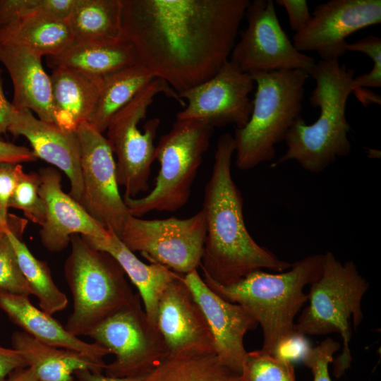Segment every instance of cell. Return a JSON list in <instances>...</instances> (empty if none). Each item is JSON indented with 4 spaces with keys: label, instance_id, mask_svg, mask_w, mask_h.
I'll use <instances>...</instances> for the list:
<instances>
[{
    "label": "cell",
    "instance_id": "2",
    "mask_svg": "<svg viewBox=\"0 0 381 381\" xmlns=\"http://www.w3.org/2000/svg\"><path fill=\"white\" fill-rule=\"evenodd\" d=\"M235 150L231 134L219 136L202 208L206 236L200 267L203 277L222 285L235 283L256 270L282 272L291 265L258 245L246 226L243 199L231 175Z\"/></svg>",
    "mask_w": 381,
    "mask_h": 381
},
{
    "label": "cell",
    "instance_id": "33",
    "mask_svg": "<svg viewBox=\"0 0 381 381\" xmlns=\"http://www.w3.org/2000/svg\"><path fill=\"white\" fill-rule=\"evenodd\" d=\"M76 0H0V22L44 13L66 20Z\"/></svg>",
    "mask_w": 381,
    "mask_h": 381
},
{
    "label": "cell",
    "instance_id": "29",
    "mask_svg": "<svg viewBox=\"0 0 381 381\" xmlns=\"http://www.w3.org/2000/svg\"><path fill=\"white\" fill-rule=\"evenodd\" d=\"M121 0H76L66 21L74 41L123 37Z\"/></svg>",
    "mask_w": 381,
    "mask_h": 381
},
{
    "label": "cell",
    "instance_id": "35",
    "mask_svg": "<svg viewBox=\"0 0 381 381\" xmlns=\"http://www.w3.org/2000/svg\"><path fill=\"white\" fill-rule=\"evenodd\" d=\"M339 349L338 341L327 338L317 346L305 350L301 359L303 364L311 370L313 381H332L329 364L333 362V355Z\"/></svg>",
    "mask_w": 381,
    "mask_h": 381
},
{
    "label": "cell",
    "instance_id": "39",
    "mask_svg": "<svg viewBox=\"0 0 381 381\" xmlns=\"http://www.w3.org/2000/svg\"><path fill=\"white\" fill-rule=\"evenodd\" d=\"M37 159L28 147L0 140V163L20 164Z\"/></svg>",
    "mask_w": 381,
    "mask_h": 381
},
{
    "label": "cell",
    "instance_id": "30",
    "mask_svg": "<svg viewBox=\"0 0 381 381\" xmlns=\"http://www.w3.org/2000/svg\"><path fill=\"white\" fill-rule=\"evenodd\" d=\"M11 228L5 231L13 249L21 271L31 288L33 295L38 298L40 308L53 315L64 310L68 298L54 282L47 264L37 259L21 240L23 227L11 223Z\"/></svg>",
    "mask_w": 381,
    "mask_h": 381
},
{
    "label": "cell",
    "instance_id": "41",
    "mask_svg": "<svg viewBox=\"0 0 381 381\" xmlns=\"http://www.w3.org/2000/svg\"><path fill=\"white\" fill-rule=\"evenodd\" d=\"M14 110L15 107L5 96L0 69V136L8 131Z\"/></svg>",
    "mask_w": 381,
    "mask_h": 381
},
{
    "label": "cell",
    "instance_id": "27",
    "mask_svg": "<svg viewBox=\"0 0 381 381\" xmlns=\"http://www.w3.org/2000/svg\"><path fill=\"white\" fill-rule=\"evenodd\" d=\"M142 381H241L213 351L183 350L169 353Z\"/></svg>",
    "mask_w": 381,
    "mask_h": 381
},
{
    "label": "cell",
    "instance_id": "4",
    "mask_svg": "<svg viewBox=\"0 0 381 381\" xmlns=\"http://www.w3.org/2000/svg\"><path fill=\"white\" fill-rule=\"evenodd\" d=\"M355 71L339 61H320L310 72L315 87L309 103L320 109L318 119L308 125L300 116L288 131L287 149L272 167L295 160L311 173L324 171L337 158L351 150L348 133L351 129L346 116V102L352 93Z\"/></svg>",
    "mask_w": 381,
    "mask_h": 381
},
{
    "label": "cell",
    "instance_id": "15",
    "mask_svg": "<svg viewBox=\"0 0 381 381\" xmlns=\"http://www.w3.org/2000/svg\"><path fill=\"white\" fill-rule=\"evenodd\" d=\"M380 23V0H330L314 8L292 42L301 52H316L321 61H338L346 52L350 35Z\"/></svg>",
    "mask_w": 381,
    "mask_h": 381
},
{
    "label": "cell",
    "instance_id": "24",
    "mask_svg": "<svg viewBox=\"0 0 381 381\" xmlns=\"http://www.w3.org/2000/svg\"><path fill=\"white\" fill-rule=\"evenodd\" d=\"M49 77L55 123L65 130L75 131L92 114L102 78L65 67L53 68Z\"/></svg>",
    "mask_w": 381,
    "mask_h": 381
},
{
    "label": "cell",
    "instance_id": "25",
    "mask_svg": "<svg viewBox=\"0 0 381 381\" xmlns=\"http://www.w3.org/2000/svg\"><path fill=\"white\" fill-rule=\"evenodd\" d=\"M11 342L40 381H73L78 370L102 373L107 365L83 353L45 344L23 331L13 332Z\"/></svg>",
    "mask_w": 381,
    "mask_h": 381
},
{
    "label": "cell",
    "instance_id": "36",
    "mask_svg": "<svg viewBox=\"0 0 381 381\" xmlns=\"http://www.w3.org/2000/svg\"><path fill=\"white\" fill-rule=\"evenodd\" d=\"M20 164L0 163V219L9 227V201L16 188L19 174L23 170Z\"/></svg>",
    "mask_w": 381,
    "mask_h": 381
},
{
    "label": "cell",
    "instance_id": "44",
    "mask_svg": "<svg viewBox=\"0 0 381 381\" xmlns=\"http://www.w3.org/2000/svg\"><path fill=\"white\" fill-rule=\"evenodd\" d=\"M1 381H40L33 370L29 368H22L17 369Z\"/></svg>",
    "mask_w": 381,
    "mask_h": 381
},
{
    "label": "cell",
    "instance_id": "18",
    "mask_svg": "<svg viewBox=\"0 0 381 381\" xmlns=\"http://www.w3.org/2000/svg\"><path fill=\"white\" fill-rule=\"evenodd\" d=\"M183 276L178 274L161 296L157 327L169 353L188 349L214 351L209 324Z\"/></svg>",
    "mask_w": 381,
    "mask_h": 381
},
{
    "label": "cell",
    "instance_id": "8",
    "mask_svg": "<svg viewBox=\"0 0 381 381\" xmlns=\"http://www.w3.org/2000/svg\"><path fill=\"white\" fill-rule=\"evenodd\" d=\"M213 132V127L200 121L176 119L156 146L159 170L152 189L140 198H123L130 214L175 212L185 205Z\"/></svg>",
    "mask_w": 381,
    "mask_h": 381
},
{
    "label": "cell",
    "instance_id": "34",
    "mask_svg": "<svg viewBox=\"0 0 381 381\" xmlns=\"http://www.w3.org/2000/svg\"><path fill=\"white\" fill-rule=\"evenodd\" d=\"M0 292L28 297L33 295L5 232H0Z\"/></svg>",
    "mask_w": 381,
    "mask_h": 381
},
{
    "label": "cell",
    "instance_id": "17",
    "mask_svg": "<svg viewBox=\"0 0 381 381\" xmlns=\"http://www.w3.org/2000/svg\"><path fill=\"white\" fill-rule=\"evenodd\" d=\"M39 193L45 209L46 219L40 230V238L49 252L59 253L70 243L71 236L79 234L104 238L109 230L95 220L61 188V174L54 167L40 168Z\"/></svg>",
    "mask_w": 381,
    "mask_h": 381
},
{
    "label": "cell",
    "instance_id": "6",
    "mask_svg": "<svg viewBox=\"0 0 381 381\" xmlns=\"http://www.w3.org/2000/svg\"><path fill=\"white\" fill-rule=\"evenodd\" d=\"M70 243L64 270L73 309L65 327L77 337L88 336L104 320L129 304L135 294L111 255L92 247L79 234L72 235Z\"/></svg>",
    "mask_w": 381,
    "mask_h": 381
},
{
    "label": "cell",
    "instance_id": "20",
    "mask_svg": "<svg viewBox=\"0 0 381 381\" xmlns=\"http://www.w3.org/2000/svg\"><path fill=\"white\" fill-rule=\"evenodd\" d=\"M42 56L23 45L0 44V62L7 70L13 84V107L17 109H29L40 119L55 123L51 80L42 66Z\"/></svg>",
    "mask_w": 381,
    "mask_h": 381
},
{
    "label": "cell",
    "instance_id": "9",
    "mask_svg": "<svg viewBox=\"0 0 381 381\" xmlns=\"http://www.w3.org/2000/svg\"><path fill=\"white\" fill-rule=\"evenodd\" d=\"M159 94H164L185 106L184 101L167 83L155 78L118 111L107 125L106 138L116 157V179L119 186L124 188L123 196L136 198L149 189L151 167L156 159L154 140L160 120H148L143 132L139 123L146 117L149 107Z\"/></svg>",
    "mask_w": 381,
    "mask_h": 381
},
{
    "label": "cell",
    "instance_id": "13",
    "mask_svg": "<svg viewBox=\"0 0 381 381\" xmlns=\"http://www.w3.org/2000/svg\"><path fill=\"white\" fill-rule=\"evenodd\" d=\"M75 132L83 180L79 203L95 220L119 236L131 214L119 190L112 150L103 133L87 122L80 123Z\"/></svg>",
    "mask_w": 381,
    "mask_h": 381
},
{
    "label": "cell",
    "instance_id": "40",
    "mask_svg": "<svg viewBox=\"0 0 381 381\" xmlns=\"http://www.w3.org/2000/svg\"><path fill=\"white\" fill-rule=\"evenodd\" d=\"M25 367L27 363L18 351L0 344V381L13 371Z\"/></svg>",
    "mask_w": 381,
    "mask_h": 381
},
{
    "label": "cell",
    "instance_id": "5",
    "mask_svg": "<svg viewBox=\"0 0 381 381\" xmlns=\"http://www.w3.org/2000/svg\"><path fill=\"white\" fill-rule=\"evenodd\" d=\"M256 84L253 109L247 123L236 128L235 164L250 170L272 160L275 145L284 140L301 116L305 84L308 74L301 70L249 73Z\"/></svg>",
    "mask_w": 381,
    "mask_h": 381
},
{
    "label": "cell",
    "instance_id": "38",
    "mask_svg": "<svg viewBox=\"0 0 381 381\" xmlns=\"http://www.w3.org/2000/svg\"><path fill=\"white\" fill-rule=\"evenodd\" d=\"M286 11L291 28L297 33L309 23L311 13L306 0H277Z\"/></svg>",
    "mask_w": 381,
    "mask_h": 381
},
{
    "label": "cell",
    "instance_id": "12",
    "mask_svg": "<svg viewBox=\"0 0 381 381\" xmlns=\"http://www.w3.org/2000/svg\"><path fill=\"white\" fill-rule=\"evenodd\" d=\"M246 29L229 57L241 71L270 72L314 68L313 57L298 51L282 29L272 0H254L247 7Z\"/></svg>",
    "mask_w": 381,
    "mask_h": 381
},
{
    "label": "cell",
    "instance_id": "37",
    "mask_svg": "<svg viewBox=\"0 0 381 381\" xmlns=\"http://www.w3.org/2000/svg\"><path fill=\"white\" fill-rule=\"evenodd\" d=\"M346 51L361 52L368 56L373 62L370 73L381 76V38L369 35L361 40L346 45Z\"/></svg>",
    "mask_w": 381,
    "mask_h": 381
},
{
    "label": "cell",
    "instance_id": "16",
    "mask_svg": "<svg viewBox=\"0 0 381 381\" xmlns=\"http://www.w3.org/2000/svg\"><path fill=\"white\" fill-rule=\"evenodd\" d=\"M209 324L214 352L220 361L240 375L246 351L243 338L256 328L257 321L242 306L225 301L214 292L195 270L183 276Z\"/></svg>",
    "mask_w": 381,
    "mask_h": 381
},
{
    "label": "cell",
    "instance_id": "19",
    "mask_svg": "<svg viewBox=\"0 0 381 381\" xmlns=\"http://www.w3.org/2000/svg\"><path fill=\"white\" fill-rule=\"evenodd\" d=\"M30 143L36 157L62 171L70 183L69 195L80 202L83 191L80 145L75 131L35 116L27 109L15 108L8 129Z\"/></svg>",
    "mask_w": 381,
    "mask_h": 381
},
{
    "label": "cell",
    "instance_id": "32",
    "mask_svg": "<svg viewBox=\"0 0 381 381\" xmlns=\"http://www.w3.org/2000/svg\"><path fill=\"white\" fill-rule=\"evenodd\" d=\"M39 187L38 173H25L23 169L8 207L22 210L27 219L42 226L46 219V209Z\"/></svg>",
    "mask_w": 381,
    "mask_h": 381
},
{
    "label": "cell",
    "instance_id": "28",
    "mask_svg": "<svg viewBox=\"0 0 381 381\" xmlns=\"http://www.w3.org/2000/svg\"><path fill=\"white\" fill-rule=\"evenodd\" d=\"M154 78L155 76L140 64L104 76L87 122L104 133L111 118Z\"/></svg>",
    "mask_w": 381,
    "mask_h": 381
},
{
    "label": "cell",
    "instance_id": "22",
    "mask_svg": "<svg viewBox=\"0 0 381 381\" xmlns=\"http://www.w3.org/2000/svg\"><path fill=\"white\" fill-rule=\"evenodd\" d=\"M104 238L81 236L97 250L111 255L121 265L126 275L135 285L144 306V310L150 321L156 325L158 303L168 285L179 273L157 264H146L138 259L111 230Z\"/></svg>",
    "mask_w": 381,
    "mask_h": 381
},
{
    "label": "cell",
    "instance_id": "11",
    "mask_svg": "<svg viewBox=\"0 0 381 381\" xmlns=\"http://www.w3.org/2000/svg\"><path fill=\"white\" fill-rule=\"evenodd\" d=\"M205 236L202 209L185 219H143L130 215L119 236L131 251L181 274L200 266Z\"/></svg>",
    "mask_w": 381,
    "mask_h": 381
},
{
    "label": "cell",
    "instance_id": "1",
    "mask_svg": "<svg viewBox=\"0 0 381 381\" xmlns=\"http://www.w3.org/2000/svg\"><path fill=\"white\" fill-rule=\"evenodd\" d=\"M138 63L179 95L229 61L250 0H121Z\"/></svg>",
    "mask_w": 381,
    "mask_h": 381
},
{
    "label": "cell",
    "instance_id": "21",
    "mask_svg": "<svg viewBox=\"0 0 381 381\" xmlns=\"http://www.w3.org/2000/svg\"><path fill=\"white\" fill-rule=\"evenodd\" d=\"M0 309L23 332L45 344L74 351L99 361L111 354L106 348L86 342L68 332L52 315L36 308L28 296L0 292Z\"/></svg>",
    "mask_w": 381,
    "mask_h": 381
},
{
    "label": "cell",
    "instance_id": "23",
    "mask_svg": "<svg viewBox=\"0 0 381 381\" xmlns=\"http://www.w3.org/2000/svg\"><path fill=\"white\" fill-rule=\"evenodd\" d=\"M46 61L52 69L65 67L97 78L139 64L133 44L124 37L73 41L61 52L46 56Z\"/></svg>",
    "mask_w": 381,
    "mask_h": 381
},
{
    "label": "cell",
    "instance_id": "7",
    "mask_svg": "<svg viewBox=\"0 0 381 381\" xmlns=\"http://www.w3.org/2000/svg\"><path fill=\"white\" fill-rule=\"evenodd\" d=\"M369 288L368 281L351 260L342 263L327 251L323 254L320 277L310 284L309 305L294 325L295 337L338 333L343 340L342 352L334 361V375L339 377L351 365L349 344L352 318L355 329L362 322V298Z\"/></svg>",
    "mask_w": 381,
    "mask_h": 381
},
{
    "label": "cell",
    "instance_id": "43",
    "mask_svg": "<svg viewBox=\"0 0 381 381\" xmlns=\"http://www.w3.org/2000/svg\"><path fill=\"white\" fill-rule=\"evenodd\" d=\"M353 93L358 99L367 107L370 104H381V98L379 95L365 87H357L353 89Z\"/></svg>",
    "mask_w": 381,
    "mask_h": 381
},
{
    "label": "cell",
    "instance_id": "45",
    "mask_svg": "<svg viewBox=\"0 0 381 381\" xmlns=\"http://www.w3.org/2000/svg\"><path fill=\"white\" fill-rule=\"evenodd\" d=\"M10 224V222H9ZM11 228V225L9 227H6L5 226L3 223L1 222V219H0V232H5L6 231H7L8 229H9Z\"/></svg>",
    "mask_w": 381,
    "mask_h": 381
},
{
    "label": "cell",
    "instance_id": "3",
    "mask_svg": "<svg viewBox=\"0 0 381 381\" xmlns=\"http://www.w3.org/2000/svg\"><path fill=\"white\" fill-rule=\"evenodd\" d=\"M323 254L307 256L291 263L286 272L268 273L259 270L238 282L222 285L203 277L218 296L242 306L260 324L262 350L279 353L294 339V318L308 301L303 292L321 275Z\"/></svg>",
    "mask_w": 381,
    "mask_h": 381
},
{
    "label": "cell",
    "instance_id": "26",
    "mask_svg": "<svg viewBox=\"0 0 381 381\" xmlns=\"http://www.w3.org/2000/svg\"><path fill=\"white\" fill-rule=\"evenodd\" d=\"M74 41L66 20L44 13L0 22V44L28 47L42 56L56 55Z\"/></svg>",
    "mask_w": 381,
    "mask_h": 381
},
{
    "label": "cell",
    "instance_id": "14",
    "mask_svg": "<svg viewBox=\"0 0 381 381\" xmlns=\"http://www.w3.org/2000/svg\"><path fill=\"white\" fill-rule=\"evenodd\" d=\"M254 83L249 73L229 60L212 78L179 95L187 104L176 119L196 120L214 128L229 124L243 128L252 112L249 94Z\"/></svg>",
    "mask_w": 381,
    "mask_h": 381
},
{
    "label": "cell",
    "instance_id": "42",
    "mask_svg": "<svg viewBox=\"0 0 381 381\" xmlns=\"http://www.w3.org/2000/svg\"><path fill=\"white\" fill-rule=\"evenodd\" d=\"M74 375L78 381H142L143 377H118L104 375L102 373L88 370H78Z\"/></svg>",
    "mask_w": 381,
    "mask_h": 381
},
{
    "label": "cell",
    "instance_id": "31",
    "mask_svg": "<svg viewBox=\"0 0 381 381\" xmlns=\"http://www.w3.org/2000/svg\"><path fill=\"white\" fill-rule=\"evenodd\" d=\"M240 378L241 381H296L291 360L262 349L247 352Z\"/></svg>",
    "mask_w": 381,
    "mask_h": 381
},
{
    "label": "cell",
    "instance_id": "10",
    "mask_svg": "<svg viewBox=\"0 0 381 381\" xmlns=\"http://www.w3.org/2000/svg\"><path fill=\"white\" fill-rule=\"evenodd\" d=\"M115 356L106 375L144 377L169 354L157 326L148 319L138 294L128 305L97 325L88 334Z\"/></svg>",
    "mask_w": 381,
    "mask_h": 381
}]
</instances>
